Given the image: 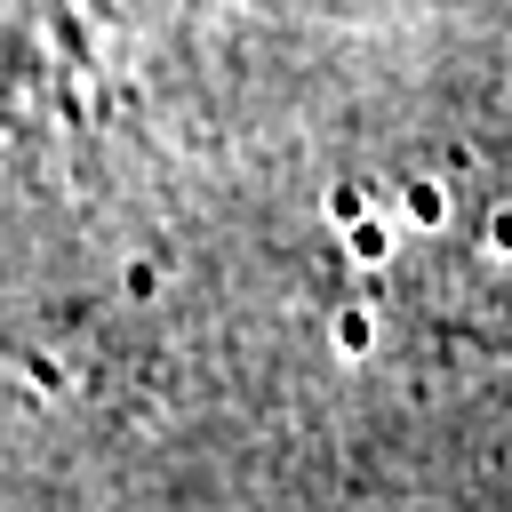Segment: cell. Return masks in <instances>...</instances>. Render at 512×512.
<instances>
[{
    "instance_id": "6da1fadb",
    "label": "cell",
    "mask_w": 512,
    "mask_h": 512,
    "mask_svg": "<svg viewBox=\"0 0 512 512\" xmlns=\"http://www.w3.org/2000/svg\"><path fill=\"white\" fill-rule=\"evenodd\" d=\"M32 16L40 56V104L72 136L144 128L160 96L184 80V0H16Z\"/></svg>"
}]
</instances>
